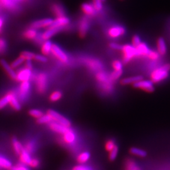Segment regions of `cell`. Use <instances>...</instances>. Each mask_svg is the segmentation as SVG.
<instances>
[{
  "instance_id": "cell-1",
  "label": "cell",
  "mask_w": 170,
  "mask_h": 170,
  "mask_svg": "<svg viewBox=\"0 0 170 170\" xmlns=\"http://www.w3.org/2000/svg\"><path fill=\"white\" fill-rule=\"evenodd\" d=\"M170 70V64H166L163 67L156 69L151 75V80L154 83H158L168 76V71Z\"/></svg>"
},
{
  "instance_id": "cell-2",
  "label": "cell",
  "mask_w": 170,
  "mask_h": 170,
  "mask_svg": "<svg viewBox=\"0 0 170 170\" xmlns=\"http://www.w3.org/2000/svg\"><path fill=\"white\" fill-rule=\"evenodd\" d=\"M47 113L51 117L52 121L55 122L57 124H59L62 125H64L66 127H70L71 123L66 117L62 115L59 112L54 110H49Z\"/></svg>"
},
{
  "instance_id": "cell-3",
  "label": "cell",
  "mask_w": 170,
  "mask_h": 170,
  "mask_svg": "<svg viewBox=\"0 0 170 170\" xmlns=\"http://www.w3.org/2000/svg\"><path fill=\"white\" fill-rule=\"evenodd\" d=\"M122 51L124 54V62L127 63L134 57L137 56V51L136 47L131 45H125L122 46Z\"/></svg>"
},
{
  "instance_id": "cell-4",
  "label": "cell",
  "mask_w": 170,
  "mask_h": 170,
  "mask_svg": "<svg viewBox=\"0 0 170 170\" xmlns=\"http://www.w3.org/2000/svg\"><path fill=\"white\" fill-rule=\"evenodd\" d=\"M37 89L40 93H44L47 88V76L42 73L39 74L36 79Z\"/></svg>"
},
{
  "instance_id": "cell-5",
  "label": "cell",
  "mask_w": 170,
  "mask_h": 170,
  "mask_svg": "<svg viewBox=\"0 0 170 170\" xmlns=\"http://www.w3.org/2000/svg\"><path fill=\"white\" fill-rule=\"evenodd\" d=\"M30 87L31 86L29 81L22 82L18 93V98L21 101H25L29 96Z\"/></svg>"
},
{
  "instance_id": "cell-6",
  "label": "cell",
  "mask_w": 170,
  "mask_h": 170,
  "mask_svg": "<svg viewBox=\"0 0 170 170\" xmlns=\"http://www.w3.org/2000/svg\"><path fill=\"white\" fill-rule=\"evenodd\" d=\"M51 53H52L56 58L62 62H67L68 61V56L65 52L57 45L53 44L52 47Z\"/></svg>"
},
{
  "instance_id": "cell-7",
  "label": "cell",
  "mask_w": 170,
  "mask_h": 170,
  "mask_svg": "<svg viewBox=\"0 0 170 170\" xmlns=\"http://www.w3.org/2000/svg\"><path fill=\"white\" fill-rule=\"evenodd\" d=\"M133 86L136 88H139L146 91L147 92L152 93L154 91V87L153 83L150 81L140 80L133 85Z\"/></svg>"
},
{
  "instance_id": "cell-8",
  "label": "cell",
  "mask_w": 170,
  "mask_h": 170,
  "mask_svg": "<svg viewBox=\"0 0 170 170\" xmlns=\"http://www.w3.org/2000/svg\"><path fill=\"white\" fill-rule=\"evenodd\" d=\"M32 75V70L25 67L17 73V80L20 82L27 81L31 78Z\"/></svg>"
},
{
  "instance_id": "cell-9",
  "label": "cell",
  "mask_w": 170,
  "mask_h": 170,
  "mask_svg": "<svg viewBox=\"0 0 170 170\" xmlns=\"http://www.w3.org/2000/svg\"><path fill=\"white\" fill-rule=\"evenodd\" d=\"M125 33V29L124 27L121 26L115 25L110 27L108 31V35L111 38H118L121 36H122Z\"/></svg>"
},
{
  "instance_id": "cell-10",
  "label": "cell",
  "mask_w": 170,
  "mask_h": 170,
  "mask_svg": "<svg viewBox=\"0 0 170 170\" xmlns=\"http://www.w3.org/2000/svg\"><path fill=\"white\" fill-rule=\"evenodd\" d=\"M0 65L11 79L17 80V73L6 61L5 59H0Z\"/></svg>"
},
{
  "instance_id": "cell-11",
  "label": "cell",
  "mask_w": 170,
  "mask_h": 170,
  "mask_svg": "<svg viewBox=\"0 0 170 170\" xmlns=\"http://www.w3.org/2000/svg\"><path fill=\"white\" fill-rule=\"evenodd\" d=\"M69 22H70L69 18L66 16L56 17V18L52 22V23L50 25V27L62 28L65 27V26L68 25L69 23Z\"/></svg>"
},
{
  "instance_id": "cell-12",
  "label": "cell",
  "mask_w": 170,
  "mask_h": 170,
  "mask_svg": "<svg viewBox=\"0 0 170 170\" xmlns=\"http://www.w3.org/2000/svg\"><path fill=\"white\" fill-rule=\"evenodd\" d=\"M53 20L51 18H44L40 20L35 21L32 23V27L35 29L50 27Z\"/></svg>"
},
{
  "instance_id": "cell-13",
  "label": "cell",
  "mask_w": 170,
  "mask_h": 170,
  "mask_svg": "<svg viewBox=\"0 0 170 170\" xmlns=\"http://www.w3.org/2000/svg\"><path fill=\"white\" fill-rule=\"evenodd\" d=\"M63 140L69 145L74 144L76 140V135L73 129L69 128L67 131L63 134Z\"/></svg>"
},
{
  "instance_id": "cell-14",
  "label": "cell",
  "mask_w": 170,
  "mask_h": 170,
  "mask_svg": "<svg viewBox=\"0 0 170 170\" xmlns=\"http://www.w3.org/2000/svg\"><path fill=\"white\" fill-rule=\"evenodd\" d=\"M49 128L52 130V131H54L57 134H64L65 132H66L67 130H68L69 128L70 127H66L64 125H62L59 124H57L55 122H51L49 124Z\"/></svg>"
},
{
  "instance_id": "cell-15",
  "label": "cell",
  "mask_w": 170,
  "mask_h": 170,
  "mask_svg": "<svg viewBox=\"0 0 170 170\" xmlns=\"http://www.w3.org/2000/svg\"><path fill=\"white\" fill-rule=\"evenodd\" d=\"M62 28H57V27H49L47 30H45L42 34L41 37L44 41H47L53 37L55 34L58 33L59 31L62 30Z\"/></svg>"
},
{
  "instance_id": "cell-16",
  "label": "cell",
  "mask_w": 170,
  "mask_h": 170,
  "mask_svg": "<svg viewBox=\"0 0 170 170\" xmlns=\"http://www.w3.org/2000/svg\"><path fill=\"white\" fill-rule=\"evenodd\" d=\"M89 27V23L88 20L86 18H83L81 21L79 26V35L80 37L83 38L86 35Z\"/></svg>"
},
{
  "instance_id": "cell-17",
  "label": "cell",
  "mask_w": 170,
  "mask_h": 170,
  "mask_svg": "<svg viewBox=\"0 0 170 170\" xmlns=\"http://www.w3.org/2000/svg\"><path fill=\"white\" fill-rule=\"evenodd\" d=\"M81 10L85 15L88 16L94 15L96 14V11H97L93 5L89 3H83L81 5Z\"/></svg>"
},
{
  "instance_id": "cell-18",
  "label": "cell",
  "mask_w": 170,
  "mask_h": 170,
  "mask_svg": "<svg viewBox=\"0 0 170 170\" xmlns=\"http://www.w3.org/2000/svg\"><path fill=\"white\" fill-rule=\"evenodd\" d=\"M10 95L11 97H10V101L9 104L15 110L19 111L21 109L22 106L18 97L14 92H10Z\"/></svg>"
},
{
  "instance_id": "cell-19",
  "label": "cell",
  "mask_w": 170,
  "mask_h": 170,
  "mask_svg": "<svg viewBox=\"0 0 170 170\" xmlns=\"http://www.w3.org/2000/svg\"><path fill=\"white\" fill-rule=\"evenodd\" d=\"M143 80V77L142 76H130L127 77H125L124 79H122L121 81V83L122 85H130L132 84L134 85V83L142 80Z\"/></svg>"
},
{
  "instance_id": "cell-20",
  "label": "cell",
  "mask_w": 170,
  "mask_h": 170,
  "mask_svg": "<svg viewBox=\"0 0 170 170\" xmlns=\"http://www.w3.org/2000/svg\"><path fill=\"white\" fill-rule=\"evenodd\" d=\"M20 156V160L22 164L24 165H29V163L32 160V157L30 156V154L27 151L24 150L21 152Z\"/></svg>"
},
{
  "instance_id": "cell-21",
  "label": "cell",
  "mask_w": 170,
  "mask_h": 170,
  "mask_svg": "<svg viewBox=\"0 0 170 170\" xmlns=\"http://www.w3.org/2000/svg\"><path fill=\"white\" fill-rule=\"evenodd\" d=\"M52 45H53V44L49 40L44 41V42H43L41 46V52L43 55L47 56L51 53Z\"/></svg>"
},
{
  "instance_id": "cell-22",
  "label": "cell",
  "mask_w": 170,
  "mask_h": 170,
  "mask_svg": "<svg viewBox=\"0 0 170 170\" xmlns=\"http://www.w3.org/2000/svg\"><path fill=\"white\" fill-rule=\"evenodd\" d=\"M12 145L15 152L18 155H20L24 150V147L16 137H14L12 139Z\"/></svg>"
},
{
  "instance_id": "cell-23",
  "label": "cell",
  "mask_w": 170,
  "mask_h": 170,
  "mask_svg": "<svg viewBox=\"0 0 170 170\" xmlns=\"http://www.w3.org/2000/svg\"><path fill=\"white\" fill-rule=\"evenodd\" d=\"M137 51V56H148L149 49L148 46L144 43H140L136 47Z\"/></svg>"
},
{
  "instance_id": "cell-24",
  "label": "cell",
  "mask_w": 170,
  "mask_h": 170,
  "mask_svg": "<svg viewBox=\"0 0 170 170\" xmlns=\"http://www.w3.org/2000/svg\"><path fill=\"white\" fill-rule=\"evenodd\" d=\"M129 152L131 154L139 157V158H145L147 156V152L145 150L138 148L132 147L130 149Z\"/></svg>"
},
{
  "instance_id": "cell-25",
  "label": "cell",
  "mask_w": 170,
  "mask_h": 170,
  "mask_svg": "<svg viewBox=\"0 0 170 170\" xmlns=\"http://www.w3.org/2000/svg\"><path fill=\"white\" fill-rule=\"evenodd\" d=\"M52 11L56 17L65 16V11L63 7L58 4H54L52 6Z\"/></svg>"
},
{
  "instance_id": "cell-26",
  "label": "cell",
  "mask_w": 170,
  "mask_h": 170,
  "mask_svg": "<svg viewBox=\"0 0 170 170\" xmlns=\"http://www.w3.org/2000/svg\"><path fill=\"white\" fill-rule=\"evenodd\" d=\"M23 35L26 38L29 39V40H35L38 34L37 30L32 27L26 30Z\"/></svg>"
},
{
  "instance_id": "cell-27",
  "label": "cell",
  "mask_w": 170,
  "mask_h": 170,
  "mask_svg": "<svg viewBox=\"0 0 170 170\" xmlns=\"http://www.w3.org/2000/svg\"><path fill=\"white\" fill-rule=\"evenodd\" d=\"M157 44H158V49L159 53L161 55H164L166 53L167 50H166V43L163 38H161V37L158 40Z\"/></svg>"
},
{
  "instance_id": "cell-28",
  "label": "cell",
  "mask_w": 170,
  "mask_h": 170,
  "mask_svg": "<svg viewBox=\"0 0 170 170\" xmlns=\"http://www.w3.org/2000/svg\"><path fill=\"white\" fill-rule=\"evenodd\" d=\"M90 158V153L89 152L85 151L83 152L78 155L77 158V161L80 164H84L86 163Z\"/></svg>"
},
{
  "instance_id": "cell-29",
  "label": "cell",
  "mask_w": 170,
  "mask_h": 170,
  "mask_svg": "<svg viewBox=\"0 0 170 170\" xmlns=\"http://www.w3.org/2000/svg\"><path fill=\"white\" fill-rule=\"evenodd\" d=\"M0 167L5 169H10L12 167V163L5 156L0 155Z\"/></svg>"
},
{
  "instance_id": "cell-30",
  "label": "cell",
  "mask_w": 170,
  "mask_h": 170,
  "mask_svg": "<svg viewBox=\"0 0 170 170\" xmlns=\"http://www.w3.org/2000/svg\"><path fill=\"white\" fill-rule=\"evenodd\" d=\"M125 170H140V168L135 161L129 160L126 162Z\"/></svg>"
},
{
  "instance_id": "cell-31",
  "label": "cell",
  "mask_w": 170,
  "mask_h": 170,
  "mask_svg": "<svg viewBox=\"0 0 170 170\" xmlns=\"http://www.w3.org/2000/svg\"><path fill=\"white\" fill-rule=\"evenodd\" d=\"M51 122H52V119L51 117L47 113L45 115H43L41 117L38 119L37 120V122L38 124H49Z\"/></svg>"
},
{
  "instance_id": "cell-32",
  "label": "cell",
  "mask_w": 170,
  "mask_h": 170,
  "mask_svg": "<svg viewBox=\"0 0 170 170\" xmlns=\"http://www.w3.org/2000/svg\"><path fill=\"white\" fill-rule=\"evenodd\" d=\"M10 92L0 99V110L4 109L10 101Z\"/></svg>"
},
{
  "instance_id": "cell-33",
  "label": "cell",
  "mask_w": 170,
  "mask_h": 170,
  "mask_svg": "<svg viewBox=\"0 0 170 170\" xmlns=\"http://www.w3.org/2000/svg\"><path fill=\"white\" fill-rule=\"evenodd\" d=\"M35 56V54L30 51H23L20 54V56L22 57L25 61H28V60L32 61V59H34Z\"/></svg>"
},
{
  "instance_id": "cell-34",
  "label": "cell",
  "mask_w": 170,
  "mask_h": 170,
  "mask_svg": "<svg viewBox=\"0 0 170 170\" xmlns=\"http://www.w3.org/2000/svg\"><path fill=\"white\" fill-rule=\"evenodd\" d=\"M62 93L60 91H55L50 94L49 97V99L51 101L56 102L59 101L62 98Z\"/></svg>"
},
{
  "instance_id": "cell-35",
  "label": "cell",
  "mask_w": 170,
  "mask_h": 170,
  "mask_svg": "<svg viewBox=\"0 0 170 170\" xmlns=\"http://www.w3.org/2000/svg\"><path fill=\"white\" fill-rule=\"evenodd\" d=\"M29 113L30 116H32V117H34V118L37 119H39L44 115L43 112L38 109H31L29 110Z\"/></svg>"
},
{
  "instance_id": "cell-36",
  "label": "cell",
  "mask_w": 170,
  "mask_h": 170,
  "mask_svg": "<svg viewBox=\"0 0 170 170\" xmlns=\"http://www.w3.org/2000/svg\"><path fill=\"white\" fill-rule=\"evenodd\" d=\"M119 153V148L117 146H115V147L109 152V158L110 161H114L117 157V155H118Z\"/></svg>"
},
{
  "instance_id": "cell-37",
  "label": "cell",
  "mask_w": 170,
  "mask_h": 170,
  "mask_svg": "<svg viewBox=\"0 0 170 170\" xmlns=\"http://www.w3.org/2000/svg\"><path fill=\"white\" fill-rule=\"evenodd\" d=\"M24 62H25L24 59L20 56V57H18V58H17L14 61H13L10 65H11V66L13 68L15 69V68H17L19 67L20 66H21V65Z\"/></svg>"
},
{
  "instance_id": "cell-38",
  "label": "cell",
  "mask_w": 170,
  "mask_h": 170,
  "mask_svg": "<svg viewBox=\"0 0 170 170\" xmlns=\"http://www.w3.org/2000/svg\"><path fill=\"white\" fill-rule=\"evenodd\" d=\"M23 147H24L25 150L27 151L30 154H32V153H33L35 151V145L34 142H33L32 141L28 142L27 144H26L25 146H23Z\"/></svg>"
},
{
  "instance_id": "cell-39",
  "label": "cell",
  "mask_w": 170,
  "mask_h": 170,
  "mask_svg": "<svg viewBox=\"0 0 170 170\" xmlns=\"http://www.w3.org/2000/svg\"><path fill=\"white\" fill-rule=\"evenodd\" d=\"M115 146L116 144L115 140L113 139H109L105 143V149L107 151L110 152L115 147Z\"/></svg>"
},
{
  "instance_id": "cell-40",
  "label": "cell",
  "mask_w": 170,
  "mask_h": 170,
  "mask_svg": "<svg viewBox=\"0 0 170 170\" xmlns=\"http://www.w3.org/2000/svg\"><path fill=\"white\" fill-rule=\"evenodd\" d=\"M122 74V71H113L110 74L109 78L111 81H115L121 76Z\"/></svg>"
},
{
  "instance_id": "cell-41",
  "label": "cell",
  "mask_w": 170,
  "mask_h": 170,
  "mask_svg": "<svg viewBox=\"0 0 170 170\" xmlns=\"http://www.w3.org/2000/svg\"><path fill=\"white\" fill-rule=\"evenodd\" d=\"M112 67L115 71H122L123 64L118 60H115L112 63Z\"/></svg>"
},
{
  "instance_id": "cell-42",
  "label": "cell",
  "mask_w": 170,
  "mask_h": 170,
  "mask_svg": "<svg viewBox=\"0 0 170 170\" xmlns=\"http://www.w3.org/2000/svg\"><path fill=\"white\" fill-rule=\"evenodd\" d=\"M7 49L6 42L3 38H0V54H4Z\"/></svg>"
},
{
  "instance_id": "cell-43",
  "label": "cell",
  "mask_w": 170,
  "mask_h": 170,
  "mask_svg": "<svg viewBox=\"0 0 170 170\" xmlns=\"http://www.w3.org/2000/svg\"><path fill=\"white\" fill-rule=\"evenodd\" d=\"M97 79L101 83L106 82L107 81V74L103 72L98 73L96 76Z\"/></svg>"
},
{
  "instance_id": "cell-44",
  "label": "cell",
  "mask_w": 170,
  "mask_h": 170,
  "mask_svg": "<svg viewBox=\"0 0 170 170\" xmlns=\"http://www.w3.org/2000/svg\"><path fill=\"white\" fill-rule=\"evenodd\" d=\"M93 5L97 11H100L103 8V2L101 0H93Z\"/></svg>"
},
{
  "instance_id": "cell-45",
  "label": "cell",
  "mask_w": 170,
  "mask_h": 170,
  "mask_svg": "<svg viewBox=\"0 0 170 170\" xmlns=\"http://www.w3.org/2000/svg\"><path fill=\"white\" fill-rule=\"evenodd\" d=\"M41 162L39 161L38 159L37 158H32L30 163H29V166L32 168H38L39 166H40Z\"/></svg>"
},
{
  "instance_id": "cell-46",
  "label": "cell",
  "mask_w": 170,
  "mask_h": 170,
  "mask_svg": "<svg viewBox=\"0 0 170 170\" xmlns=\"http://www.w3.org/2000/svg\"><path fill=\"white\" fill-rule=\"evenodd\" d=\"M141 43V41H140V37L136 35H134L133 37H132V46H134V47H137Z\"/></svg>"
},
{
  "instance_id": "cell-47",
  "label": "cell",
  "mask_w": 170,
  "mask_h": 170,
  "mask_svg": "<svg viewBox=\"0 0 170 170\" xmlns=\"http://www.w3.org/2000/svg\"><path fill=\"white\" fill-rule=\"evenodd\" d=\"M34 59L40 62H46L47 61V58L46 57V56L41 54H35Z\"/></svg>"
},
{
  "instance_id": "cell-48",
  "label": "cell",
  "mask_w": 170,
  "mask_h": 170,
  "mask_svg": "<svg viewBox=\"0 0 170 170\" xmlns=\"http://www.w3.org/2000/svg\"><path fill=\"white\" fill-rule=\"evenodd\" d=\"M10 170H30V169L24 164H18L15 166H12L10 168Z\"/></svg>"
},
{
  "instance_id": "cell-49",
  "label": "cell",
  "mask_w": 170,
  "mask_h": 170,
  "mask_svg": "<svg viewBox=\"0 0 170 170\" xmlns=\"http://www.w3.org/2000/svg\"><path fill=\"white\" fill-rule=\"evenodd\" d=\"M122 46L123 45H122L118 43H116V42H111L109 44V47L112 49L117 50H122Z\"/></svg>"
},
{
  "instance_id": "cell-50",
  "label": "cell",
  "mask_w": 170,
  "mask_h": 170,
  "mask_svg": "<svg viewBox=\"0 0 170 170\" xmlns=\"http://www.w3.org/2000/svg\"><path fill=\"white\" fill-rule=\"evenodd\" d=\"M73 170H92L89 167L85 165H77L73 168Z\"/></svg>"
},
{
  "instance_id": "cell-51",
  "label": "cell",
  "mask_w": 170,
  "mask_h": 170,
  "mask_svg": "<svg viewBox=\"0 0 170 170\" xmlns=\"http://www.w3.org/2000/svg\"><path fill=\"white\" fill-rule=\"evenodd\" d=\"M148 56L152 59H157L159 57V55L158 53H157V52H154V51H152V50H149V53L148 54Z\"/></svg>"
},
{
  "instance_id": "cell-52",
  "label": "cell",
  "mask_w": 170,
  "mask_h": 170,
  "mask_svg": "<svg viewBox=\"0 0 170 170\" xmlns=\"http://www.w3.org/2000/svg\"><path fill=\"white\" fill-rule=\"evenodd\" d=\"M25 68L32 70V61H31V60L26 61V62H25Z\"/></svg>"
},
{
  "instance_id": "cell-53",
  "label": "cell",
  "mask_w": 170,
  "mask_h": 170,
  "mask_svg": "<svg viewBox=\"0 0 170 170\" xmlns=\"http://www.w3.org/2000/svg\"><path fill=\"white\" fill-rule=\"evenodd\" d=\"M3 23H4L3 19L2 17H0V32H2V27L3 26Z\"/></svg>"
},
{
  "instance_id": "cell-54",
  "label": "cell",
  "mask_w": 170,
  "mask_h": 170,
  "mask_svg": "<svg viewBox=\"0 0 170 170\" xmlns=\"http://www.w3.org/2000/svg\"><path fill=\"white\" fill-rule=\"evenodd\" d=\"M101 1L103 2H105V0H101Z\"/></svg>"
}]
</instances>
